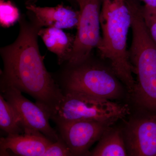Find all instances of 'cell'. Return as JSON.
Returning <instances> with one entry per match:
<instances>
[{"instance_id":"6da1fadb","label":"cell","mask_w":156,"mask_h":156,"mask_svg":"<svg viewBox=\"0 0 156 156\" xmlns=\"http://www.w3.org/2000/svg\"><path fill=\"white\" fill-rule=\"evenodd\" d=\"M37 29L20 21L16 41L1 50L4 66L2 79L33 98L51 119L64 95L45 67L39 50Z\"/></svg>"},{"instance_id":"7a4b0ae2","label":"cell","mask_w":156,"mask_h":156,"mask_svg":"<svg viewBox=\"0 0 156 156\" xmlns=\"http://www.w3.org/2000/svg\"><path fill=\"white\" fill-rule=\"evenodd\" d=\"M100 20L102 35L97 48L100 58L131 93L135 80L127 49L131 17L126 0H102Z\"/></svg>"},{"instance_id":"3957f363","label":"cell","mask_w":156,"mask_h":156,"mask_svg":"<svg viewBox=\"0 0 156 156\" xmlns=\"http://www.w3.org/2000/svg\"><path fill=\"white\" fill-rule=\"evenodd\" d=\"M128 56L136 76L132 94L139 106L156 113V44L146 26L132 28V41Z\"/></svg>"},{"instance_id":"277c9868","label":"cell","mask_w":156,"mask_h":156,"mask_svg":"<svg viewBox=\"0 0 156 156\" xmlns=\"http://www.w3.org/2000/svg\"><path fill=\"white\" fill-rule=\"evenodd\" d=\"M90 57L80 64L69 65L60 86L63 93L81 92L110 100L122 97L121 81L110 65L92 61Z\"/></svg>"},{"instance_id":"5b68a950","label":"cell","mask_w":156,"mask_h":156,"mask_svg":"<svg viewBox=\"0 0 156 156\" xmlns=\"http://www.w3.org/2000/svg\"><path fill=\"white\" fill-rule=\"evenodd\" d=\"M64 95L55 114L50 119L56 124L93 120L112 126L130 114L128 105L116 103L81 92H67Z\"/></svg>"},{"instance_id":"8992f818","label":"cell","mask_w":156,"mask_h":156,"mask_svg":"<svg viewBox=\"0 0 156 156\" xmlns=\"http://www.w3.org/2000/svg\"><path fill=\"white\" fill-rule=\"evenodd\" d=\"M80 8V17L69 59V65L87 60L101 38L100 14L102 0H75Z\"/></svg>"},{"instance_id":"52a82bcc","label":"cell","mask_w":156,"mask_h":156,"mask_svg":"<svg viewBox=\"0 0 156 156\" xmlns=\"http://www.w3.org/2000/svg\"><path fill=\"white\" fill-rule=\"evenodd\" d=\"M13 85L1 79V94L11 104L19 116L25 133L41 134L54 142L59 136L50 126V115L38 105L22 94Z\"/></svg>"},{"instance_id":"ba28073f","label":"cell","mask_w":156,"mask_h":156,"mask_svg":"<svg viewBox=\"0 0 156 156\" xmlns=\"http://www.w3.org/2000/svg\"><path fill=\"white\" fill-rule=\"evenodd\" d=\"M56 125L58 135L68 147L73 156H89V149L111 126L93 120L71 121Z\"/></svg>"},{"instance_id":"9c48e42d","label":"cell","mask_w":156,"mask_h":156,"mask_svg":"<svg viewBox=\"0 0 156 156\" xmlns=\"http://www.w3.org/2000/svg\"><path fill=\"white\" fill-rule=\"evenodd\" d=\"M123 132L128 155L156 156V113L133 119Z\"/></svg>"},{"instance_id":"30bf717a","label":"cell","mask_w":156,"mask_h":156,"mask_svg":"<svg viewBox=\"0 0 156 156\" xmlns=\"http://www.w3.org/2000/svg\"><path fill=\"white\" fill-rule=\"evenodd\" d=\"M53 142L41 134L8 135L0 139V156H43Z\"/></svg>"},{"instance_id":"8fae6325","label":"cell","mask_w":156,"mask_h":156,"mask_svg":"<svg viewBox=\"0 0 156 156\" xmlns=\"http://www.w3.org/2000/svg\"><path fill=\"white\" fill-rule=\"evenodd\" d=\"M26 8L34 14L40 26L68 29L77 28L79 24L80 11L63 5L41 7L29 4Z\"/></svg>"},{"instance_id":"7c38bea8","label":"cell","mask_w":156,"mask_h":156,"mask_svg":"<svg viewBox=\"0 0 156 156\" xmlns=\"http://www.w3.org/2000/svg\"><path fill=\"white\" fill-rule=\"evenodd\" d=\"M38 35L41 37L48 50L57 56L58 64L68 61L75 36L55 27L41 29L39 30Z\"/></svg>"},{"instance_id":"4fadbf2b","label":"cell","mask_w":156,"mask_h":156,"mask_svg":"<svg viewBox=\"0 0 156 156\" xmlns=\"http://www.w3.org/2000/svg\"><path fill=\"white\" fill-rule=\"evenodd\" d=\"M126 141L123 131L118 128L109 127L105 131L97 145L89 156H128Z\"/></svg>"},{"instance_id":"5bb4252c","label":"cell","mask_w":156,"mask_h":156,"mask_svg":"<svg viewBox=\"0 0 156 156\" xmlns=\"http://www.w3.org/2000/svg\"><path fill=\"white\" fill-rule=\"evenodd\" d=\"M0 128L8 135L25 133L19 116L2 94L0 95Z\"/></svg>"},{"instance_id":"9a60e30c","label":"cell","mask_w":156,"mask_h":156,"mask_svg":"<svg viewBox=\"0 0 156 156\" xmlns=\"http://www.w3.org/2000/svg\"><path fill=\"white\" fill-rule=\"evenodd\" d=\"M0 22L4 27L13 25L19 19L18 9L10 1L0 2Z\"/></svg>"},{"instance_id":"2e32d148","label":"cell","mask_w":156,"mask_h":156,"mask_svg":"<svg viewBox=\"0 0 156 156\" xmlns=\"http://www.w3.org/2000/svg\"><path fill=\"white\" fill-rule=\"evenodd\" d=\"M43 156H73L64 140L59 136L58 140L52 143L47 148Z\"/></svg>"},{"instance_id":"e0dca14e","label":"cell","mask_w":156,"mask_h":156,"mask_svg":"<svg viewBox=\"0 0 156 156\" xmlns=\"http://www.w3.org/2000/svg\"><path fill=\"white\" fill-rule=\"evenodd\" d=\"M143 17L153 40L156 44V14L142 6Z\"/></svg>"},{"instance_id":"ac0fdd59","label":"cell","mask_w":156,"mask_h":156,"mask_svg":"<svg viewBox=\"0 0 156 156\" xmlns=\"http://www.w3.org/2000/svg\"><path fill=\"white\" fill-rule=\"evenodd\" d=\"M144 3V7L149 11L156 14V0H140Z\"/></svg>"}]
</instances>
